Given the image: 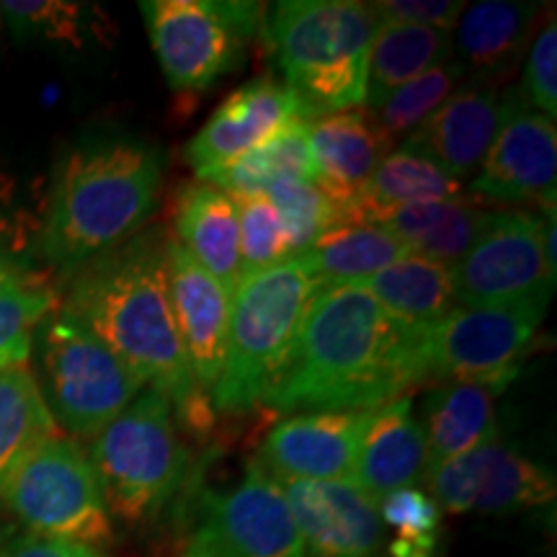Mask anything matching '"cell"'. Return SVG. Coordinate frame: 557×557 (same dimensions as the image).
I'll return each mask as SVG.
<instances>
[{
    "label": "cell",
    "instance_id": "cell-37",
    "mask_svg": "<svg viewBox=\"0 0 557 557\" xmlns=\"http://www.w3.org/2000/svg\"><path fill=\"white\" fill-rule=\"evenodd\" d=\"M382 527L393 529L395 537L406 540H438L442 508L434 504L423 487H400L377 500Z\"/></svg>",
    "mask_w": 557,
    "mask_h": 557
},
{
    "label": "cell",
    "instance_id": "cell-20",
    "mask_svg": "<svg viewBox=\"0 0 557 557\" xmlns=\"http://www.w3.org/2000/svg\"><path fill=\"white\" fill-rule=\"evenodd\" d=\"M500 124V94L496 86L465 81L426 124L403 143L442 165L457 181L475 176Z\"/></svg>",
    "mask_w": 557,
    "mask_h": 557
},
{
    "label": "cell",
    "instance_id": "cell-6",
    "mask_svg": "<svg viewBox=\"0 0 557 557\" xmlns=\"http://www.w3.org/2000/svg\"><path fill=\"white\" fill-rule=\"evenodd\" d=\"M90 462L111 517L143 524L160 517L184 485L189 455L178 438L169 395L145 387L90 438Z\"/></svg>",
    "mask_w": 557,
    "mask_h": 557
},
{
    "label": "cell",
    "instance_id": "cell-10",
    "mask_svg": "<svg viewBox=\"0 0 557 557\" xmlns=\"http://www.w3.org/2000/svg\"><path fill=\"white\" fill-rule=\"evenodd\" d=\"M545 218L529 212H491L475 246L451 269L457 308H547L555 274L547 269Z\"/></svg>",
    "mask_w": 557,
    "mask_h": 557
},
{
    "label": "cell",
    "instance_id": "cell-33",
    "mask_svg": "<svg viewBox=\"0 0 557 557\" xmlns=\"http://www.w3.org/2000/svg\"><path fill=\"white\" fill-rule=\"evenodd\" d=\"M468 81L465 67L457 60L447 62V65H438L429 73H423L421 78L406 83L398 90L387 96L377 109H369L372 116L377 120L382 132L393 139L408 137L426 124L434 111L449 99L455 90Z\"/></svg>",
    "mask_w": 557,
    "mask_h": 557
},
{
    "label": "cell",
    "instance_id": "cell-22",
    "mask_svg": "<svg viewBox=\"0 0 557 557\" xmlns=\"http://www.w3.org/2000/svg\"><path fill=\"white\" fill-rule=\"evenodd\" d=\"M426 431L410 395L377 408L361 442L354 483L374 500L426 478Z\"/></svg>",
    "mask_w": 557,
    "mask_h": 557
},
{
    "label": "cell",
    "instance_id": "cell-23",
    "mask_svg": "<svg viewBox=\"0 0 557 557\" xmlns=\"http://www.w3.org/2000/svg\"><path fill=\"white\" fill-rule=\"evenodd\" d=\"M173 227L181 248L235 295L240 284L238 205L214 186L184 184L173 201Z\"/></svg>",
    "mask_w": 557,
    "mask_h": 557
},
{
    "label": "cell",
    "instance_id": "cell-11",
    "mask_svg": "<svg viewBox=\"0 0 557 557\" xmlns=\"http://www.w3.org/2000/svg\"><path fill=\"white\" fill-rule=\"evenodd\" d=\"M545 312L542 305L449 310L423 333L429 380L511 382Z\"/></svg>",
    "mask_w": 557,
    "mask_h": 557
},
{
    "label": "cell",
    "instance_id": "cell-36",
    "mask_svg": "<svg viewBox=\"0 0 557 557\" xmlns=\"http://www.w3.org/2000/svg\"><path fill=\"white\" fill-rule=\"evenodd\" d=\"M235 205L240 222V278L292 259L287 227L267 194L235 199Z\"/></svg>",
    "mask_w": 557,
    "mask_h": 557
},
{
    "label": "cell",
    "instance_id": "cell-7",
    "mask_svg": "<svg viewBox=\"0 0 557 557\" xmlns=\"http://www.w3.org/2000/svg\"><path fill=\"white\" fill-rule=\"evenodd\" d=\"M0 506L39 537L78 542L101 553L114 545V521L94 462L65 434L41 442L0 480Z\"/></svg>",
    "mask_w": 557,
    "mask_h": 557
},
{
    "label": "cell",
    "instance_id": "cell-2",
    "mask_svg": "<svg viewBox=\"0 0 557 557\" xmlns=\"http://www.w3.org/2000/svg\"><path fill=\"white\" fill-rule=\"evenodd\" d=\"M165 233L150 227L75 271L65 310L114 351L148 387L169 395L191 434L218 421L212 398L194 380L165 284Z\"/></svg>",
    "mask_w": 557,
    "mask_h": 557
},
{
    "label": "cell",
    "instance_id": "cell-38",
    "mask_svg": "<svg viewBox=\"0 0 557 557\" xmlns=\"http://www.w3.org/2000/svg\"><path fill=\"white\" fill-rule=\"evenodd\" d=\"M524 101L540 114L555 120L557 116V29L555 16L542 26L537 37L529 45L527 73H524Z\"/></svg>",
    "mask_w": 557,
    "mask_h": 557
},
{
    "label": "cell",
    "instance_id": "cell-24",
    "mask_svg": "<svg viewBox=\"0 0 557 557\" xmlns=\"http://www.w3.org/2000/svg\"><path fill=\"white\" fill-rule=\"evenodd\" d=\"M508 380H444L426 398V472L498 436L496 400Z\"/></svg>",
    "mask_w": 557,
    "mask_h": 557
},
{
    "label": "cell",
    "instance_id": "cell-14",
    "mask_svg": "<svg viewBox=\"0 0 557 557\" xmlns=\"http://www.w3.org/2000/svg\"><path fill=\"white\" fill-rule=\"evenodd\" d=\"M555 120L527 107L521 90L500 99V124L470 191L493 201H555Z\"/></svg>",
    "mask_w": 557,
    "mask_h": 557
},
{
    "label": "cell",
    "instance_id": "cell-12",
    "mask_svg": "<svg viewBox=\"0 0 557 557\" xmlns=\"http://www.w3.org/2000/svg\"><path fill=\"white\" fill-rule=\"evenodd\" d=\"M426 483L434 504L457 517H506L532 511L553 504L557 493L553 472L498 442V436L426 472Z\"/></svg>",
    "mask_w": 557,
    "mask_h": 557
},
{
    "label": "cell",
    "instance_id": "cell-18",
    "mask_svg": "<svg viewBox=\"0 0 557 557\" xmlns=\"http://www.w3.org/2000/svg\"><path fill=\"white\" fill-rule=\"evenodd\" d=\"M295 120H305L302 107L284 83L274 78L248 81L214 109L197 137L186 145L184 158L199 176L269 143Z\"/></svg>",
    "mask_w": 557,
    "mask_h": 557
},
{
    "label": "cell",
    "instance_id": "cell-19",
    "mask_svg": "<svg viewBox=\"0 0 557 557\" xmlns=\"http://www.w3.org/2000/svg\"><path fill=\"white\" fill-rule=\"evenodd\" d=\"M308 143L312 158V184L331 197L346 222V209L364 189L367 181L393 150L389 139L372 111L351 109L320 116L308 124Z\"/></svg>",
    "mask_w": 557,
    "mask_h": 557
},
{
    "label": "cell",
    "instance_id": "cell-41",
    "mask_svg": "<svg viewBox=\"0 0 557 557\" xmlns=\"http://www.w3.org/2000/svg\"><path fill=\"white\" fill-rule=\"evenodd\" d=\"M438 540H406L393 537L385 547L387 557H436Z\"/></svg>",
    "mask_w": 557,
    "mask_h": 557
},
{
    "label": "cell",
    "instance_id": "cell-34",
    "mask_svg": "<svg viewBox=\"0 0 557 557\" xmlns=\"http://www.w3.org/2000/svg\"><path fill=\"white\" fill-rule=\"evenodd\" d=\"M52 310L50 289L29 282H0V372L26 367L39 323Z\"/></svg>",
    "mask_w": 557,
    "mask_h": 557
},
{
    "label": "cell",
    "instance_id": "cell-31",
    "mask_svg": "<svg viewBox=\"0 0 557 557\" xmlns=\"http://www.w3.org/2000/svg\"><path fill=\"white\" fill-rule=\"evenodd\" d=\"M58 434V421L29 367L3 369L0 372V480L32 449Z\"/></svg>",
    "mask_w": 557,
    "mask_h": 557
},
{
    "label": "cell",
    "instance_id": "cell-39",
    "mask_svg": "<svg viewBox=\"0 0 557 557\" xmlns=\"http://www.w3.org/2000/svg\"><path fill=\"white\" fill-rule=\"evenodd\" d=\"M380 24H410L426 26L436 32H455L462 16V0H377L367 3Z\"/></svg>",
    "mask_w": 557,
    "mask_h": 557
},
{
    "label": "cell",
    "instance_id": "cell-9",
    "mask_svg": "<svg viewBox=\"0 0 557 557\" xmlns=\"http://www.w3.org/2000/svg\"><path fill=\"white\" fill-rule=\"evenodd\" d=\"M139 11L178 94H199L233 73L263 21V5L235 0H143Z\"/></svg>",
    "mask_w": 557,
    "mask_h": 557
},
{
    "label": "cell",
    "instance_id": "cell-43",
    "mask_svg": "<svg viewBox=\"0 0 557 557\" xmlns=\"http://www.w3.org/2000/svg\"><path fill=\"white\" fill-rule=\"evenodd\" d=\"M178 557H220L218 553H214L212 547L207 545V542H201L199 537H194V542L189 547L184 549V555H178Z\"/></svg>",
    "mask_w": 557,
    "mask_h": 557
},
{
    "label": "cell",
    "instance_id": "cell-8",
    "mask_svg": "<svg viewBox=\"0 0 557 557\" xmlns=\"http://www.w3.org/2000/svg\"><path fill=\"white\" fill-rule=\"evenodd\" d=\"M34 344L41 395L58 426L81 438H94L148 387L65 308L41 320Z\"/></svg>",
    "mask_w": 557,
    "mask_h": 557
},
{
    "label": "cell",
    "instance_id": "cell-4",
    "mask_svg": "<svg viewBox=\"0 0 557 557\" xmlns=\"http://www.w3.org/2000/svg\"><path fill=\"white\" fill-rule=\"evenodd\" d=\"M380 21L357 0H282L263 34L305 122L367 103L369 52Z\"/></svg>",
    "mask_w": 557,
    "mask_h": 557
},
{
    "label": "cell",
    "instance_id": "cell-25",
    "mask_svg": "<svg viewBox=\"0 0 557 557\" xmlns=\"http://www.w3.org/2000/svg\"><path fill=\"white\" fill-rule=\"evenodd\" d=\"M487 220H491V212L459 199L395 207L374 214L364 225L387 230L410 253L455 269L468 256V250L475 246Z\"/></svg>",
    "mask_w": 557,
    "mask_h": 557
},
{
    "label": "cell",
    "instance_id": "cell-35",
    "mask_svg": "<svg viewBox=\"0 0 557 557\" xmlns=\"http://www.w3.org/2000/svg\"><path fill=\"white\" fill-rule=\"evenodd\" d=\"M267 197L274 201L278 214H282L292 256L305 253L320 235L344 225L338 207L312 181L282 178L271 186Z\"/></svg>",
    "mask_w": 557,
    "mask_h": 557
},
{
    "label": "cell",
    "instance_id": "cell-16",
    "mask_svg": "<svg viewBox=\"0 0 557 557\" xmlns=\"http://www.w3.org/2000/svg\"><path fill=\"white\" fill-rule=\"evenodd\" d=\"M308 557H385L377 500L354 483L278 480Z\"/></svg>",
    "mask_w": 557,
    "mask_h": 557
},
{
    "label": "cell",
    "instance_id": "cell-13",
    "mask_svg": "<svg viewBox=\"0 0 557 557\" xmlns=\"http://www.w3.org/2000/svg\"><path fill=\"white\" fill-rule=\"evenodd\" d=\"M197 537L220 557H308L289 500L259 459L233 487L205 493Z\"/></svg>",
    "mask_w": 557,
    "mask_h": 557
},
{
    "label": "cell",
    "instance_id": "cell-3",
    "mask_svg": "<svg viewBox=\"0 0 557 557\" xmlns=\"http://www.w3.org/2000/svg\"><path fill=\"white\" fill-rule=\"evenodd\" d=\"M163 184L158 150L135 139H101L70 150L54 173L39 233L52 267L78 271L148 225Z\"/></svg>",
    "mask_w": 557,
    "mask_h": 557
},
{
    "label": "cell",
    "instance_id": "cell-29",
    "mask_svg": "<svg viewBox=\"0 0 557 557\" xmlns=\"http://www.w3.org/2000/svg\"><path fill=\"white\" fill-rule=\"evenodd\" d=\"M308 124L310 122L305 120L289 122L269 143L259 145L233 163L199 173L197 181L230 194L233 199L261 197L282 178L312 181L315 171H312L310 158Z\"/></svg>",
    "mask_w": 557,
    "mask_h": 557
},
{
    "label": "cell",
    "instance_id": "cell-40",
    "mask_svg": "<svg viewBox=\"0 0 557 557\" xmlns=\"http://www.w3.org/2000/svg\"><path fill=\"white\" fill-rule=\"evenodd\" d=\"M0 557H109L101 549H94L78 542L39 537V534L21 532L0 545Z\"/></svg>",
    "mask_w": 557,
    "mask_h": 557
},
{
    "label": "cell",
    "instance_id": "cell-21",
    "mask_svg": "<svg viewBox=\"0 0 557 557\" xmlns=\"http://www.w3.org/2000/svg\"><path fill=\"white\" fill-rule=\"evenodd\" d=\"M540 9L537 3L513 0H483L465 5L451 32V50L465 67V75L496 88L511 78L532 41Z\"/></svg>",
    "mask_w": 557,
    "mask_h": 557
},
{
    "label": "cell",
    "instance_id": "cell-17",
    "mask_svg": "<svg viewBox=\"0 0 557 557\" xmlns=\"http://www.w3.org/2000/svg\"><path fill=\"white\" fill-rule=\"evenodd\" d=\"M165 284L194 380L212 395L225 364L233 295L207 274L176 238L165 240Z\"/></svg>",
    "mask_w": 557,
    "mask_h": 557
},
{
    "label": "cell",
    "instance_id": "cell-15",
    "mask_svg": "<svg viewBox=\"0 0 557 557\" xmlns=\"http://www.w3.org/2000/svg\"><path fill=\"white\" fill-rule=\"evenodd\" d=\"M374 410L299 413L278 421L261 442L259 462L276 480H354Z\"/></svg>",
    "mask_w": 557,
    "mask_h": 557
},
{
    "label": "cell",
    "instance_id": "cell-26",
    "mask_svg": "<svg viewBox=\"0 0 557 557\" xmlns=\"http://www.w3.org/2000/svg\"><path fill=\"white\" fill-rule=\"evenodd\" d=\"M465 191H468L465 181L449 176L421 150L403 143L400 148L387 152L364 189L348 205L346 222H369L374 214L406 205L459 201L465 199Z\"/></svg>",
    "mask_w": 557,
    "mask_h": 557
},
{
    "label": "cell",
    "instance_id": "cell-32",
    "mask_svg": "<svg viewBox=\"0 0 557 557\" xmlns=\"http://www.w3.org/2000/svg\"><path fill=\"white\" fill-rule=\"evenodd\" d=\"M0 16L9 21L13 37L24 41H52L83 50L88 41L109 45L116 29L96 5L62 0H5Z\"/></svg>",
    "mask_w": 557,
    "mask_h": 557
},
{
    "label": "cell",
    "instance_id": "cell-30",
    "mask_svg": "<svg viewBox=\"0 0 557 557\" xmlns=\"http://www.w3.org/2000/svg\"><path fill=\"white\" fill-rule=\"evenodd\" d=\"M410 250L398 238L377 225L364 222H346L329 230L312 243L302 256L325 287H344V284H364L367 278L393 267Z\"/></svg>",
    "mask_w": 557,
    "mask_h": 557
},
{
    "label": "cell",
    "instance_id": "cell-42",
    "mask_svg": "<svg viewBox=\"0 0 557 557\" xmlns=\"http://www.w3.org/2000/svg\"><path fill=\"white\" fill-rule=\"evenodd\" d=\"M0 205H3V199H0ZM3 233H5V220L0 218V235ZM0 282H26V278H21L16 263H13V259H9V253H5L3 246H0Z\"/></svg>",
    "mask_w": 557,
    "mask_h": 557
},
{
    "label": "cell",
    "instance_id": "cell-5",
    "mask_svg": "<svg viewBox=\"0 0 557 557\" xmlns=\"http://www.w3.org/2000/svg\"><path fill=\"white\" fill-rule=\"evenodd\" d=\"M323 289L302 256L240 278L230 310L225 364L209 395L218 413L240 416L261 406L295 346L305 312Z\"/></svg>",
    "mask_w": 557,
    "mask_h": 557
},
{
    "label": "cell",
    "instance_id": "cell-28",
    "mask_svg": "<svg viewBox=\"0 0 557 557\" xmlns=\"http://www.w3.org/2000/svg\"><path fill=\"white\" fill-rule=\"evenodd\" d=\"M455 60L451 34L410 24H377L369 52L367 109H377L393 90Z\"/></svg>",
    "mask_w": 557,
    "mask_h": 557
},
{
    "label": "cell",
    "instance_id": "cell-27",
    "mask_svg": "<svg viewBox=\"0 0 557 557\" xmlns=\"http://www.w3.org/2000/svg\"><path fill=\"white\" fill-rule=\"evenodd\" d=\"M361 287L377 299L389 315L418 331L431 329L449 310L457 308L451 269L418 253L403 256L393 267L367 278Z\"/></svg>",
    "mask_w": 557,
    "mask_h": 557
},
{
    "label": "cell",
    "instance_id": "cell-1",
    "mask_svg": "<svg viewBox=\"0 0 557 557\" xmlns=\"http://www.w3.org/2000/svg\"><path fill=\"white\" fill-rule=\"evenodd\" d=\"M423 333L389 315L361 284L325 287L261 406L274 413L387 406L429 380Z\"/></svg>",
    "mask_w": 557,
    "mask_h": 557
}]
</instances>
